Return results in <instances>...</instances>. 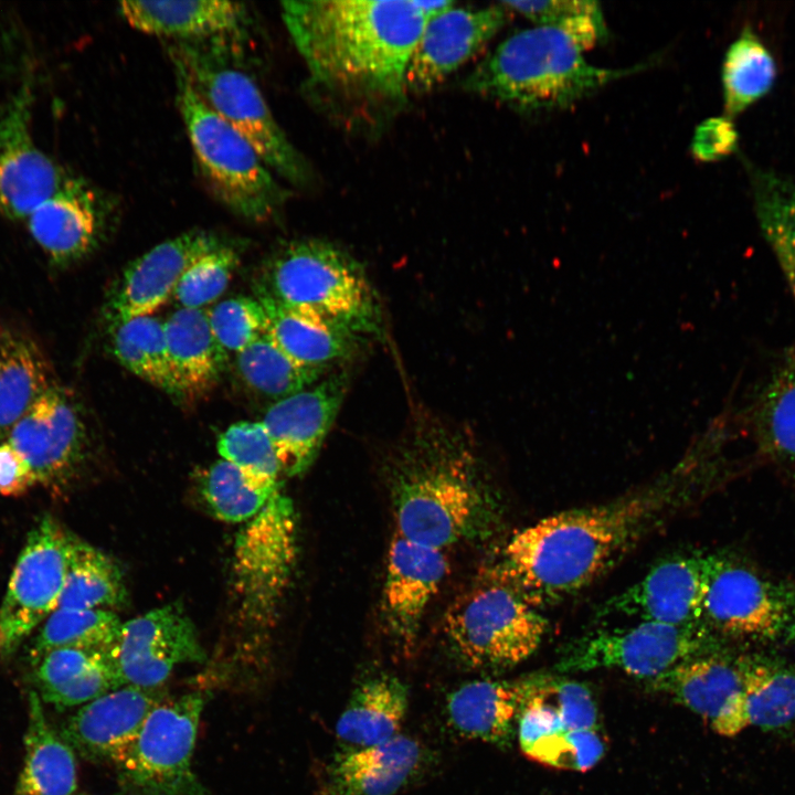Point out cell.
Masks as SVG:
<instances>
[{
    "mask_svg": "<svg viewBox=\"0 0 795 795\" xmlns=\"http://www.w3.org/2000/svg\"><path fill=\"white\" fill-rule=\"evenodd\" d=\"M177 105L199 169L216 199L236 215L266 222L288 192L252 144L211 110L176 73Z\"/></svg>",
    "mask_w": 795,
    "mask_h": 795,
    "instance_id": "cell-7",
    "label": "cell"
},
{
    "mask_svg": "<svg viewBox=\"0 0 795 795\" xmlns=\"http://www.w3.org/2000/svg\"><path fill=\"white\" fill-rule=\"evenodd\" d=\"M222 459L236 466L259 490L277 492L280 464L272 439L261 422L243 421L229 426L218 439Z\"/></svg>",
    "mask_w": 795,
    "mask_h": 795,
    "instance_id": "cell-41",
    "label": "cell"
},
{
    "mask_svg": "<svg viewBox=\"0 0 795 795\" xmlns=\"http://www.w3.org/2000/svg\"><path fill=\"white\" fill-rule=\"evenodd\" d=\"M738 134L731 118H710L698 127L692 151L700 160H716L732 152Z\"/></svg>",
    "mask_w": 795,
    "mask_h": 795,
    "instance_id": "cell-48",
    "label": "cell"
},
{
    "mask_svg": "<svg viewBox=\"0 0 795 795\" xmlns=\"http://www.w3.org/2000/svg\"><path fill=\"white\" fill-rule=\"evenodd\" d=\"M223 244L206 230L187 231L157 244L125 267L108 293L106 319L115 325L152 315L172 297L186 271Z\"/></svg>",
    "mask_w": 795,
    "mask_h": 795,
    "instance_id": "cell-17",
    "label": "cell"
},
{
    "mask_svg": "<svg viewBox=\"0 0 795 795\" xmlns=\"http://www.w3.org/2000/svg\"><path fill=\"white\" fill-rule=\"evenodd\" d=\"M255 286L256 296L310 308L362 338L382 336V309L367 273L331 242L284 243L266 259Z\"/></svg>",
    "mask_w": 795,
    "mask_h": 795,
    "instance_id": "cell-5",
    "label": "cell"
},
{
    "mask_svg": "<svg viewBox=\"0 0 795 795\" xmlns=\"http://www.w3.org/2000/svg\"><path fill=\"white\" fill-rule=\"evenodd\" d=\"M165 332L178 398L194 400L210 392L229 351L213 333L208 310L178 308L165 320Z\"/></svg>",
    "mask_w": 795,
    "mask_h": 795,
    "instance_id": "cell-29",
    "label": "cell"
},
{
    "mask_svg": "<svg viewBox=\"0 0 795 795\" xmlns=\"http://www.w3.org/2000/svg\"><path fill=\"white\" fill-rule=\"evenodd\" d=\"M757 451L775 465L795 469V353L762 389L753 411Z\"/></svg>",
    "mask_w": 795,
    "mask_h": 795,
    "instance_id": "cell-34",
    "label": "cell"
},
{
    "mask_svg": "<svg viewBox=\"0 0 795 795\" xmlns=\"http://www.w3.org/2000/svg\"><path fill=\"white\" fill-rule=\"evenodd\" d=\"M752 190L760 229L795 299V180L756 170Z\"/></svg>",
    "mask_w": 795,
    "mask_h": 795,
    "instance_id": "cell-38",
    "label": "cell"
},
{
    "mask_svg": "<svg viewBox=\"0 0 795 795\" xmlns=\"http://www.w3.org/2000/svg\"><path fill=\"white\" fill-rule=\"evenodd\" d=\"M382 612L390 635L398 646L413 649L424 613L447 572L443 550L401 536L390 544Z\"/></svg>",
    "mask_w": 795,
    "mask_h": 795,
    "instance_id": "cell-22",
    "label": "cell"
},
{
    "mask_svg": "<svg viewBox=\"0 0 795 795\" xmlns=\"http://www.w3.org/2000/svg\"><path fill=\"white\" fill-rule=\"evenodd\" d=\"M522 698L551 708L573 730H601L597 704L582 682L561 674H532L520 678Z\"/></svg>",
    "mask_w": 795,
    "mask_h": 795,
    "instance_id": "cell-43",
    "label": "cell"
},
{
    "mask_svg": "<svg viewBox=\"0 0 795 795\" xmlns=\"http://www.w3.org/2000/svg\"><path fill=\"white\" fill-rule=\"evenodd\" d=\"M32 665L36 692L57 709L83 706L126 685L115 650L57 648Z\"/></svg>",
    "mask_w": 795,
    "mask_h": 795,
    "instance_id": "cell-27",
    "label": "cell"
},
{
    "mask_svg": "<svg viewBox=\"0 0 795 795\" xmlns=\"http://www.w3.org/2000/svg\"><path fill=\"white\" fill-rule=\"evenodd\" d=\"M201 491L213 515L227 522L254 517L276 494L257 489L236 466L224 459L204 473Z\"/></svg>",
    "mask_w": 795,
    "mask_h": 795,
    "instance_id": "cell-44",
    "label": "cell"
},
{
    "mask_svg": "<svg viewBox=\"0 0 795 795\" xmlns=\"http://www.w3.org/2000/svg\"><path fill=\"white\" fill-rule=\"evenodd\" d=\"M239 263L237 248L226 243L210 251L186 271L172 299L179 308H203L226 289Z\"/></svg>",
    "mask_w": 795,
    "mask_h": 795,
    "instance_id": "cell-45",
    "label": "cell"
},
{
    "mask_svg": "<svg viewBox=\"0 0 795 795\" xmlns=\"http://www.w3.org/2000/svg\"><path fill=\"white\" fill-rule=\"evenodd\" d=\"M213 333L227 350L240 352L267 330L265 309L256 297L235 296L208 310Z\"/></svg>",
    "mask_w": 795,
    "mask_h": 795,
    "instance_id": "cell-47",
    "label": "cell"
},
{
    "mask_svg": "<svg viewBox=\"0 0 795 795\" xmlns=\"http://www.w3.org/2000/svg\"><path fill=\"white\" fill-rule=\"evenodd\" d=\"M444 632L474 668H505L528 659L541 645L548 621L516 591L489 575L447 611Z\"/></svg>",
    "mask_w": 795,
    "mask_h": 795,
    "instance_id": "cell-8",
    "label": "cell"
},
{
    "mask_svg": "<svg viewBox=\"0 0 795 795\" xmlns=\"http://www.w3.org/2000/svg\"><path fill=\"white\" fill-rule=\"evenodd\" d=\"M24 751L14 795H76L73 749L50 725L36 691L29 693Z\"/></svg>",
    "mask_w": 795,
    "mask_h": 795,
    "instance_id": "cell-32",
    "label": "cell"
},
{
    "mask_svg": "<svg viewBox=\"0 0 795 795\" xmlns=\"http://www.w3.org/2000/svg\"><path fill=\"white\" fill-rule=\"evenodd\" d=\"M223 42L176 41L169 47L174 72L252 144L274 173L294 186L308 184V162L276 121L255 81L230 61Z\"/></svg>",
    "mask_w": 795,
    "mask_h": 795,
    "instance_id": "cell-6",
    "label": "cell"
},
{
    "mask_svg": "<svg viewBox=\"0 0 795 795\" xmlns=\"http://www.w3.org/2000/svg\"><path fill=\"white\" fill-rule=\"evenodd\" d=\"M70 532L51 516L31 529L0 606L3 654H11L56 608L64 586Z\"/></svg>",
    "mask_w": 795,
    "mask_h": 795,
    "instance_id": "cell-12",
    "label": "cell"
},
{
    "mask_svg": "<svg viewBox=\"0 0 795 795\" xmlns=\"http://www.w3.org/2000/svg\"><path fill=\"white\" fill-rule=\"evenodd\" d=\"M426 760L423 745L403 734L379 745L340 751L317 795H395L420 774Z\"/></svg>",
    "mask_w": 795,
    "mask_h": 795,
    "instance_id": "cell-24",
    "label": "cell"
},
{
    "mask_svg": "<svg viewBox=\"0 0 795 795\" xmlns=\"http://www.w3.org/2000/svg\"><path fill=\"white\" fill-rule=\"evenodd\" d=\"M36 484L30 468L19 454L6 442H0V495L20 497Z\"/></svg>",
    "mask_w": 795,
    "mask_h": 795,
    "instance_id": "cell-49",
    "label": "cell"
},
{
    "mask_svg": "<svg viewBox=\"0 0 795 795\" xmlns=\"http://www.w3.org/2000/svg\"><path fill=\"white\" fill-rule=\"evenodd\" d=\"M118 12L142 33L186 42L237 38L248 21L243 3L222 0L121 1Z\"/></svg>",
    "mask_w": 795,
    "mask_h": 795,
    "instance_id": "cell-25",
    "label": "cell"
},
{
    "mask_svg": "<svg viewBox=\"0 0 795 795\" xmlns=\"http://www.w3.org/2000/svg\"><path fill=\"white\" fill-rule=\"evenodd\" d=\"M605 751L601 730H565L541 740L524 755L545 766L585 772L600 762Z\"/></svg>",
    "mask_w": 795,
    "mask_h": 795,
    "instance_id": "cell-46",
    "label": "cell"
},
{
    "mask_svg": "<svg viewBox=\"0 0 795 795\" xmlns=\"http://www.w3.org/2000/svg\"><path fill=\"white\" fill-rule=\"evenodd\" d=\"M255 297L266 312V333L303 365L332 370L338 362L352 358L364 339L310 308Z\"/></svg>",
    "mask_w": 795,
    "mask_h": 795,
    "instance_id": "cell-26",
    "label": "cell"
},
{
    "mask_svg": "<svg viewBox=\"0 0 795 795\" xmlns=\"http://www.w3.org/2000/svg\"><path fill=\"white\" fill-rule=\"evenodd\" d=\"M774 59L759 36L745 29L725 53L722 82L725 115L736 116L772 87Z\"/></svg>",
    "mask_w": 795,
    "mask_h": 795,
    "instance_id": "cell-40",
    "label": "cell"
},
{
    "mask_svg": "<svg viewBox=\"0 0 795 795\" xmlns=\"http://www.w3.org/2000/svg\"><path fill=\"white\" fill-rule=\"evenodd\" d=\"M124 623L109 610L56 608L31 642L30 658L35 661L57 648L115 650Z\"/></svg>",
    "mask_w": 795,
    "mask_h": 795,
    "instance_id": "cell-39",
    "label": "cell"
},
{
    "mask_svg": "<svg viewBox=\"0 0 795 795\" xmlns=\"http://www.w3.org/2000/svg\"><path fill=\"white\" fill-rule=\"evenodd\" d=\"M500 2L487 8L455 3L425 23L405 72V93L423 94L442 84L473 57L507 22Z\"/></svg>",
    "mask_w": 795,
    "mask_h": 795,
    "instance_id": "cell-16",
    "label": "cell"
},
{
    "mask_svg": "<svg viewBox=\"0 0 795 795\" xmlns=\"http://www.w3.org/2000/svg\"><path fill=\"white\" fill-rule=\"evenodd\" d=\"M165 699L162 687L124 685L81 706L61 735L87 760L116 766L150 712Z\"/></svg>",
    "mask_w": 795,
    "mask_h": 795,
    "instance_id": "cell-21",
    "label": "cell"
},
{
    "mask_svg": "<svg viewBox=\"0 0 795 795\" xmlns=\"http://www.w3.org/2000/svg\"><path fill=\"white\" fill-rule=\"evenodd\" d=\"M721 639L704 623L670 625L639 622L602 628L566 643L555 670L569 672L617 669L651 680L688 659L721 650Z\"/></svg>",
    "mask_w": 795,
    "mask_h": 795,
    "instance_id": "cell-9",
    "label": "cell"
},
{
    "mask_svg": "<svg viewBox=\"0 0 795 795\" xmlns=\"http://www.w3.org/2000/svg\"><path fill=\"white\" fill-rule=\"evenodd\" d=\"M127 602L120 566L113 558L70 532L67 568L57 608L108 610Z\"/></svg>",
    "mask_w": 795,
    "mask_h": 795,
    "instance_id": "cell-33",
    "label": "cell"
},
{
    "mask_svg": "<svg viewBox=\"0 0 795 795\" xmlns=\"http://www.w3.org/2000/svg\"><path fill=\"white\" fill-rule=\"evenodd\" d=\"M743 698L749 725L764 731L795 727V667L777 660L743 657Z\"/></svg>",
    "mask_w": 795,
    "mask_h": 795,
    "instance_id": "cell-35",
    "label": "cell"
},
{
    "mask_svg": "<svg viewBox=\"0 0 795 795\" xmlns=\"http://www.w3.org/2000/svg\"><path fill=\"white\" fill-rule=\"evenodd\" d=\"M709 569L710 554L669 558L607 598L597 608L596 617L625 616L670 625L702 623Z\"/></svg>",
    "mask_w": 795,
    "mask_h": 795,
    "instance_id": "cell-15",
    "label": "cell"
},
{
    "mask_svg": "<svg viewBox=\"0 0 795 795\" xmlns=\"http://www.w3.org/2000/svg\"><path fill=\"white\" fill-rule=\"evenodd\" d=\"M31 106L25 83L0 116V214L20 222L72 178L36 145Z\"/></svg>",
    "mask_w": 795,
    "mask_h": 795,
    "instance_id": "cell-14",
    "label": "cell"
},
{
    "mask_svg": "<svg viewBox=\"0 0 795 795\" xmlns=\"http://www.w3.org/2000/svg\"><path fill=\"white\" fill-rule=\"evenodd\" d=\"M522 703L520 678L469 681L446 700L451 728L462 738L508 748Z\"/></svg>",
    "mask_w": 795,
    "mask_h": 795,
    "instance_id": "cell-28",
    "label": "cell"
},
{
    "mask_svg": "<svg viewBox=\"0 0 795 795\" xmlns=\"http://www.w3.org/2000/svg\"><path fill=\"white\" fill-rule=\"evenodd\" d=\"M102 221L97 195L82 180L71 178L23 223L51 264L63 267L96 247Z\"/></svg>",
    "mask_w": 795,
    "mask_h": 795,
    "instance_id": "cell-23",
    "label": "cell"
},
{
    "mask_svg": "<svg viewBox=\"0 0 795 795\" xmlns=\"http://www.w3.org/2000/svg\"><path fill=\"white\" fill-rule=\"evenodd\" d=\"M4 644H6V637H4L3 630H2V628H1V626H0V651H1V650L3 651Z\"/></svg>",
    "mask_w": 795,
    "mask_h": 795,
    "instance_id": "cell-50",
    "label": "cell"
},
{
    "mask_svg": "<svg viewBox=\"0 0 795 795\" xmlns=\"http://www.w3.org/2000/svg\"><path fill=\"white\" fill-rule=\"evenodd\" d=\"M116 658L126 685L160 688L176 666L206 655L192 621L172 603L124 623Z\"/></svg>",
    "mask_w": 795,
    "mask_h": 795,
    "instance_id": "cell-18",
    "label": "cell"
},
{
    "mask_svg": "<svg viewBox=\"0 0 795 795\" xmlns=\"http://www.w3.org/2000/svg\"><path fill=\"white\" fill-rule=\"evenodd\" d=\"M235 354V368L242 381L273 403L311 386L332 371L300 364L267 333Z\"/></svg>",
    "mask_w": 795,
    "mask_h": 795,
    "instance_id": "cell-36",
    "label": "cell"
},
{
    "mask_svg": "<svg viewBox=\"0 0 795 795\" xmlns=\"http://www.w3.org/2000/svg\"><path fill=\"white\" fill-rule=\"evenodd\" d=\"M453 1H284L282 17L316 86L369 103L399 102L427 20Z\"/></svg>",
    "mask_w": 795,
    "mask_h": 795,
    "instance_id": "cell-2",
    "label": "cell"
},
{
    "mask_svg": "<svg viewBox=\"0 0 795 795\" xmlns=\"http://www.w3.org/2000/svg\"><path fill=\"white\" fill-rule=\"evenodd\" d=\"M56 383L40 346L24 332L0 326V442Z\"/></svg>",
    "mask_w": 795,
    "mask_h": 795,
    "instance_id": "cell-31",
    "label": "cell"
},
{
    "mask_svg": "<svg viewBox=\"0 0 795 795\" xmlns=\"http://www.w3.org/2000/svg\"><path fill=\"white\" fill-rule=\"evenodd\" d=\"M6 441L23 459L36 484L57 490L83 466L88 436L71 392L56 383L10 431Z\"/></svg>",
    "mask_w": 795,
    "mask_h": 795,
    "instance_id": "cell-13",
    "label": "cell"
},
{
    "mask_svg": "<svg viewBox=\"0 0 795 795\" xmlns=\"http://www.w3.org/2000/svg\"><path fill=\"white\" fill-rule=\"evenodd\" d=\"M509 11H516L538 26L559 29L583 51L606 38L602 9L595 1H502Z\"/></svg>",
    "mask_w": 795,
    "mask_h": 795,
    "instance_id": "cell-42",
    "label": "cell"
},
{
    "mask_svg": "<svg viewBox=\"0 0 795 795\" xmlns=\"http://www.w3.org/2000/svg\"><path fill=\"white\" fill-rule=\"evenodd\" d=\"M690 495L680 476L613 501L573 508L516 532L489 574L534 608L593 584Z\"/></svg>",
    "mask_w": 795,
    "mask_h": 795,
    "instance_id": "cell-1",
    "label": "cell"
},
{
    "mask_svg": "<svg viewBox=\"0 0 795 795\" xmlns=\"http://www.w3.org/2000/svg\"><path fill=\"white\" fill-rule=\"evenodd\" d=\"M743 657L718 650L672 667L648 681L699 716L716 733L734 736L748 724L743 698Z\"/></svg>",
    "mask_w": 795,
    "mask_h": 795,
    "instance_id": "cell-19",
    "label": "cell"
},
{
    "mask_svg": "<svg viewBox=\"0 0 795 795\" xmlns=\"http://www.w3.org/2000/svg\"><path fill=\"white\" fill-rule=\"evenodd\" d=\"M205 696L200 691L166 698L148 716L116 765L132 795H208L192 768Z\"/></svg>",
    "mask_w": 795,
    "mask_h": 795,
    "instance_id": "cell-11",
    "label": "cell"
},
{
    "mask_svg": "<svg viewBox=\"0 0 795 795\" xmlns=\"http://www.w3.org/2000/svg\"><path fill=\"white\" fill-rule=\"evenodd\" d=\"M407 707V689L396 677L379 675L362 681L336 724L341 751L365 749L395 738Z\"/></svg>",
    "mask_w": 795,
    "mask_h": 795,
    "instance_id": "cell-30",
    "label": "cell"
},
{
    "mask_svg": "<svg viewBox=\"0 0 795 795\" xmlns=\"http://www.w3.org/2000/svg\"><path fill=\"white\" fill-rule=\"evenodd\" d=\"M110 347L131 373L178 398L165 332V321L152 315L109 325Z\"/></svg>",
    "mask_w": 795,
    "mask_h": 795,
    "instance_id": "cell-37",
    "label": "cell"
},
{
    "mask_svg": "<svg viewBox=\"0 0 795 795\" xmlns=\"http://www.w3.org/2000/svg\"><path fill=\"white\" fill-rule=\"evenodd\" d=\"M703 621L718 636L772 644L795 640V585L731 556L710 554Z\"/></svg>",
    "mask_w": 795,
    "mask_h": 795,
    "instance_id": "cell-10",
    "label": "cell"
},
{
    "mask_svg": "<svg viewBox=\"0 0 795 795\" xmlns=\"http://www.w3.org/2000/svg\"><path fill=\"white\" fill-rule=\"evenodd\" d=\"M398 534L439 550L485 539L499 522L496 496L462 436L441 421L416 422L391 466Z\"/></svg>",
    "mask_w": 795,
    "mask_h": 795,
    "instance_id": "cell-3",
    "label": "cell"
},
{
    "mask_svg": "<svg viewBox=\"0 0 795 795\" xmlns=\"http://www.w3.org/2000/svg\"><path fill=\"white\" fill-rule=\"evenodd\" d=\"M642 67L595 66L564 32L537 25L502 41L468 75L465 87L519 112H551L572 106Z\"/></svg>",
    "mask_w": 795,
    "mask_h": 795,
    "instance_id": "cell-4",
    "label": "cell"
},
{
    "mask_svg": "<svg viewBox=\"0 0 795 795\" xmlns=\"http://www.w3.org/2000/svg\"><path fill=\"white\" fill-rule=\"evenodd\" d=\"M77 795V794H76Z\"/></svg>",
    "mask_w": 795,
    "mask_h": 795,
    "instance_id": "cell-51",
    "label": "cell"
},
{
    "mask_svg": "<svg viewBox=\"0 0 795 795\" xmlns=\"http://www.w3.org/2000/svg\"><path fill=\"white\" fill-rule=\"evenodd\" d=\"M348 373L332 370L322 379L273 403L262 423L276 451L282 474H304L316 459L344 400Z\"/></svg>",
    "mask_w": 795,
    "mask_h": 795,
    "instance_id": "cell-20",
    "label": "cell"
}]
</instances>
